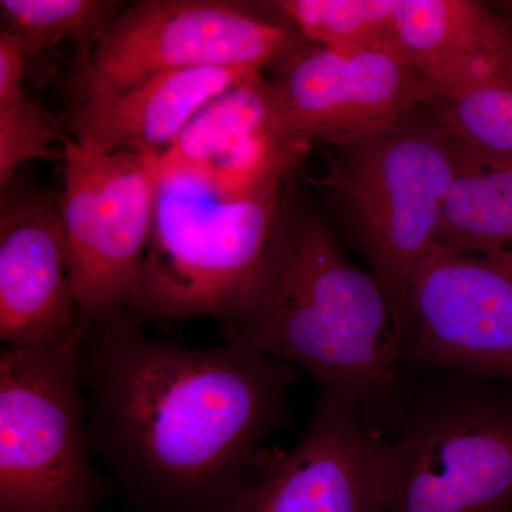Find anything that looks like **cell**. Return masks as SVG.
Segmentation results:
<instances>
[{"label": "cell", "mask_w": 512, "mask_h": 512, "mask_svg": "<svg viewBox=\"0 0 512 512\" xmlns=\"http://www.w3.org/2000/svg\"><path fill=\"white\" fill-rule=\"evenodd\" d=\"M266 74L282 136L309 151L362 143L387 133L429 103V87L387 52H336L303 42Z\"/></svg>", "instance_id": "obj_10"}, {"label": "cell", "mask_w": 512, "mask_h": 512, "mask_svg": "<svg viewBox=\"0 0 512 512\" xmlns=\"http://www.w3.org/2000/svg\"><path fill=\"white\" fill-rule=\"evenodd\" d=\"M255 72L247 67H192L148 76L119 92L69 104L63 126L90 150H168L202 107Z\"/></svg>", "instance_id": "obj_14"}, {"label": "cell", "mask_w": 512, "mask_h": 512, "mask_svg": "<svg viewBox=\"0 0 512 512\" xmlns=\"http://www.w3.org/2000/svg\"><path fill=\"white\" fill-rule=\"evenodd\" d=\"M130 309L89 326L79 355L93 454L137 512H225L274 434L298 369L151 338Z\"/></svg>", "instance_id": "obj_1"}, {"label": "cell", "mask_w": 512, "mask_h": 512, "mask_svg": "<svg viewBox=\"0 0 512 512\" xmlns=\"http://www.w3.org/2000/svg\"><path fill=\"white\" fill-rule=\"evenodd\" d=\"M79 325L60 197L15 178L0 201V340L16 349L62 345Z\"/></svg>", "instance_id": "obj_12"}, {"label": "cell", "mask_w": 512, "mask_h": 512, "mask_svg": "<svg viewBox=\"0 0 512 512\" xmlns=\"http://www.w3.org/2000/svg\"><path fill=\"white\" fill-rule=\"evenodd\" d=\"M28 63L18 39L0 30V188L12 184L28 161L64 158L52 146L64 143L66 134L23 87Z\"/></svg>", "instance_id": "obj_18"}, {"label": "cell", "mask_w": 512, "mask_h": 512, "mask_svg": "<svg viewBox=\"0 0 512 512\" xmlns=\"http://www.w3.org/2000/svg\"><path fill=\"white\" fill-rule=\"evenodd\" d=\"M89 328L56 346L0 355V512H103L113 481L93 466L79 355Z\"/></svg>", "instance_id": "obj_5"}, {"label": "cell", "mask_w": 512, "mask_h": 512, "mask_svg": "<svg viewBox=\"0 0 512 512\" xmlns=\"http://www.w3.org/2000/svg\"><path fill=\"white\" fill-rule=\"evenodd\" d=\"M318 181L339 195L360 249L382 286L402 360L410 278L437 245L457 170V140L426 103L382 136L333 147Z\"/></svg>", "instance_id": "obj_4"}, {"label": "cell", "mask_w": 512, "mask_h": 512, "mask_svg": "<svg viewBox=\"0 0 512 512\" xmlns=\"http://www.w3.org/2000/svg\"><path fill=\"white\" fill-rule=\"evenodd\" d=\"M403 369L460 370L512 384V275L434 247L410 278Z\"/></svg>", "instance_id": "obj_11"}, {"label": "cell", "mask_w": 512, "mask_h": 512, "mask_svg": "<svg viewBox=\"0 0 512 512\" xmlns=\"http://www.w3.org/2000/svg\"><path fill=\"white\" fill-rule=\"evenodd\" d=\"M225 343L303 370L384 433L403 412L402 355L382 286L312 212L292 207L289 187L247 309Z\"/></svg>", "instance_id": "obj_2"}, {"label": "cell", "mask_w": 512, "mask_h": 512, "mask_svg": "<svg viewBox=\"0 0 512 512\" xmlns=\"http://www.w3.org/2000/svg\"><path fill=\"white\" fill-rule=\"evenodd\" d=\"M476 0H393L396 55L439 92L481 57L512 45V19Z\"/></svg>", "instance_id": "obj_15"}, {"label": "cell", "mask_w": 512, "mask_h": 512, "mask_svg": "<svg viewBox=\"0 0 512 512\" xmlns=\"http://www.w3.org/2000/svg\"><path fill=\"white\" fill-rule=\"evenodd\" d=\"M259 9L227 0H143L127 6L89 57L67 74V100L86 103L153 74L192 67L269 72L306 40L274 10L269 18Z\"/></svg>", "instance_id": "obj_7"}, {"label": "cell", "mask_w": 512, "mask_h": 512, "mask_svg": "<svg viewBox=\"0 0 512 512\" xmlns=\"http://www.w3.org/2000/svg\"><path fill=\"white\" fill-rule=\"evenodd\" d=\"M289 181L227 198L200 178L158 171L153 224L128 309L144 319H220L247 309Z\"/></svg>", "instance_id": "obj_3"}, {"label": "cell", "mask_w": 512, "mask_h": 512, "mask_svg": "<svg viewBox=\"0 0 512 512\" xmlns=\"http://www.w3.org/2000/svg\"><path fill=\"white\" fill-rule=\"evenodd\" d=\"M500 8L512 19V0H510V2L500 3Z\"/></svg>", "instance_id": "obj_21"}, {"label": "cell", "mask_w": 512, "mask_h": 512, "mask_svg": "<svg viewBox=\"0 0 512 512\" xmlns=\"http://www.w3.org/2000/svg\"><path fill=\"white\" fill-rule=\"evenodd\" d=\"M60 195L80 323L128 309L153 224L156 153L90 150L66 137Z\"/></svg>", "instance_id": "obj_8"}, {"label": "cell", "mask_w": 512, "mask_h": 512, "mask_svg": "<svg viewBox=\"0 0 512 512\" xmlns=\"http://www.w3.org/2000/svg\"><path fill=\"white\" fill-rule=\"evenodd\" d=\"M424 375L393 427L402 477L386 512H512V403L491 377Z\"/></svg>", "instance_id": "obj_6"}, {"label": "cell", "mask_w": 512, "mask_h": 512, "mask_svg": "<svg viewBox=\"0 0 512 512\" xmlns=\"http://www.w3.org/2000/svg\"><path fill=\"white\" fill-rule=\"evenodd\" d=\"M123 9L113 0H2V30L15 36L28 59L64 39L77 40L80 64Z\"/></svg>", "instance_id": "obj_20"}, {"label": "cell", "mask_w": 512, "mask_h": 512, "mask_svg": "<svg viewBox=\"0 0 512 512\" xmlns=\"http://www.w3.org/2000/svg\"><path fill=\"white\" fill-rule=\"evenodd\" d=\"M306 153L282 136L266 72H255L202 107L158 154L157 170L192 174L224 197L242 198L291 178Z\"/></svg>", "instance_id": "obj_13"}, {"label": "cell", "mask_w": 512, "mask_h": 512, "mask_svg": "<svg viewBox=\"0 0 512 512\" xmlns=\"http://www.w3.org/2000/svg\"><path fill=\"white\" fill-rule=\"evenodd\" d=\"M429 104L458 143L512 164V45L471 64Z\"/></svg>", "instance_id": "obj_17"}, {"label": "cell", "mask_w": 512, "mask_h": 512, "mask_svg": "<svg viewBox=\"0 0 512 512\" xmlns=\"http://www.w3.org/2000/svg\"><path fill=\"white\" fill-rule=\"evenodd\" d=\"M436 247L474 256L512 275V164L457 141V170Z\"/></svg>", "instance_id": "obj_16"}, {"label": "cell", "mask_w": 512, "mask_h": 512, "mask_svg": "<svg viewBox=\"0 0 512 512\" xmlns=\"http://www.w3.org/2000/svg\"><path fill=\"white\" fill-rule=\"evenodd\" d=\"M268 6L313 45L396 55L393 0H278Z\"/></svg>", "instance_id": "obj_19"}, {"label": "cell", "mask_w": 512, "mask_h": 512, "mask_svg": "<svg viewBox=\"0 0 512 512\" xmlns=\"http://www.w3.org/2000/svg\"><path fill=\"white\" fill-rule=\"evenodd\" d=\"M400 477L393 439L355 403L320 390L298 443L262 448L225 512H386Z\"/></svg>", "instance_id": "obj_9"}]
</instances>
